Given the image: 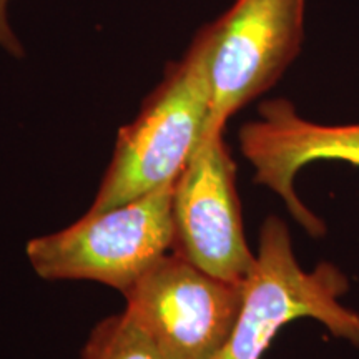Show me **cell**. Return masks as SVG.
<instances>
[{
    "label": "cell",
    "mask_w": 359,
    "mask_h": 359,
    "mask_svg": "<svg viewBox=\"0 0 359 359\" xmlns=\"http://www.w3.org/2000/svg\"><path fill=\"white\" fill-rule=\"evenodd\" d=\"M212 47V27L206 24L185 55L167 65L138 115L116 135L110 165L88 212H103L173 185L185 170L208 123Z\"/></svg>",
    "instance_id": "6da1fadb"
},
{
    "label": "cell",
    "mask_w": 359,
    "mask_h": 359,
    "mask_svg": "<svg viewBox=\"0 0 359 359\" xmlns=\"http://www.w3.org/2000/svg\"><path fill=\"white\" fill-rule=\"evenodd\" d=\"M348 291L346 273L333 263L303 269L286 223L269 215L259 230L257 259L243 281L240 314L217 359H262L278 331L299 318L320 321L334 338L359 348V313L339 302Z\"/></svg>",
    "instance_id": "7a4b0ae2"
},
{
    "label": "cell",
    "mask_w": 359,
    "mask_h": 359,
    "mask_svg": "<svg viewBox=\"0 0 359 359\" xmlns=\"http://www.w3.org/2000/svg\"><path fill=\"white\" fill-rule=\"evenodd\" d=\"M173 185L30 240L25 251L34 271L48 281L88 280L125 294L172 251Z\"/></svg>",
    "instance_id": "3957f363"
},
{
    "label": "cell",
    "mask_w": 359,
    "mask_h": 359,
    "mask_svg": "<svg viewBox=\"0 0 359 359\" xmlns=\"http://www.w3.org/2000/svg\"><path fill=\"white\" fill-rule=\"evenodd\" d=\"M306 0H235L213 20L210 62L212 107L205 132L271 90L299 55Z\"/></svg>",
    "instance_id": "277c9868"
},
{
    "label": "cell",
    "mask_w": 359,
    "mask_h": 359,
    "mask_svg": "<svg viewBox=\"0 0 359 359\" xmlns=\"http://www.w3.org/2000/svg\"><path fill=\"white\" fill-rule=\"evenodd\" d=\"M125 314L172 359H217L243 303V283L219 280L170 251L123 294Z\"/></svg>",
    "instance_id": "5b68a950"
},
{
    "label": "cell",
    "mask_w": 359,
    "mask_h": 359,
    "mask_svg": "<svg viewBox=\"0 0 359 359\" xmlns=\"http://www.w3.org/2000/svg\"><path fill=\"white\" fill-rule=\"evenodd\" d=\"M173 253L219 280L243 283L257 255L245 238L236 165L224 132H205L175 180Z\"/></svg>",
    "instance_id": "8992f818"
},
{
    "label": "cell",
    "mask_w": 359,
    "mask_h": 359,
    "mask_svg": "<svg viewBox=\"0 0 359 359\" xmlns=\"http://www.w3.org/2000/svg\"><path fill=\"white\" fill-rule=\"evenodd\" d=\"M238 140L241 155L255 168V183L276 193L308 235H325V222L296 195L294 178L314 161H344L359 167V123L311 122L286 98H271L259 105L258 118L240 128Z\"/></svg>",
    "instance_id": "52a82bcc"
},
{
    "label": "cell",
    "mask_w": 359,
    "mask_h": 359,
    "mask_svg": "<svg viewBox=\"0 0 359 359\" xmlns=\"http://www.w3.org/2000/svg\"><path fill=\"white\" fill-rule=\"evenodd\" d=\"M82 359H172L127 314H116L95 326Z\"/></svg>",
    "instance_id": "ba28073f"
},
{
    "label": "cell",
    "mask_w": 359,
    "mask_h": 359,
    "mask_svg": "<svg viewBox=\"0 0 359 359\" xmlns=\"http://www.w3.org/2000/svg\"><path fill=\"white\" fill-rule=\"evenodd\" d=\"M8 4H11V0H0V47L13 58H24V43L8 20Z\"/></svg>",
    "instance_id": "9c48e42d"
}]
</instances>
